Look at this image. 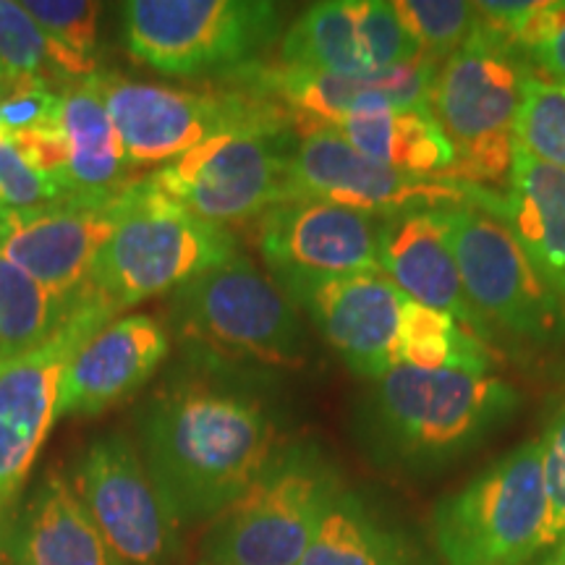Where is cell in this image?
I'll return each mask as SVG.
<instances>
[{
  "label": "cell",
  "instance_id": "cell-1",
  "mask_svg": "<svg viewBox=\"0 0 565 565\" xmlns=\"http://www.w3.org/2000/svg\"><path fill=\"white\" fill-rule=\"evenodd\" d=\"M141 461L179 524L215 521L267 469L278 427L263 401L212 385H181L147 404Z\"/></svg>",
  "mask_w": 565,
  "mask_h": 565
},
{
  "label": "cell",
  "instance_id": "cell-2",
  "mask_svg": "<svg viewBox=\"0 0 565 565\" xmlns=\"http://www.w3.org/2000/svg\"><path fill=\"white\" fill-rule=\"evenodd\" d=\"M521 393L492 372L393 366L353 406L351 433L395 477H435L503 429Z\"/></svg>",
  "mask_w": 565,
  "mask_h": 565
},
{
  "label": "cell",
  "instance_id": "cell-3",
  "mask_svg": "<svg viewBox=\"0 0 565 565\" xmlns=\"http://www.w3.org/2000/svg\"><path fill=\"white\" fill-rule=\"evenodd\" d=\"M534 76L519 47L475 21L469 40L440 63L429 95V113L456 152L443 175L479 189L508 183L513 126Z\"/></svg>",
  "mask_w": 565,
  "mask_h": 565
},
{
  "label": "cell",
  "instance_id": "cell-4",
  "mask_svg": "<svg viewBox=\"0 0 565 565\" xmlns=\"http://www.w3.org/2000/svg\"><path fill=\"white\" fill-rule=\"evenodd\" d=\"M238 254L236 236L134 181L121 223L92 265L87 286L116 312L179 291Z\"/></svg>",
  "mask_w": 565,
  "mask_h": 565
},
{
  "label": "cell",
  "instance_id": "cell-5",
  "mask_svg": "<svg viewBox=\"0 0 565 565\" xmlns=\"http://www.w3.org/2000/svg\"><path fill=\"white\" fill-rule=\"evenodd\" d=\"M181 341L215 359L296 370L309 359V330L299 307L242 252L173 296Z\"/></svg>",
  "mask_w": 565,
  "mask_h": 565
},
{
  "label": "cell",
  "instance_id": "cell-6",
  "mask_svg": "<svg viewBox=\"0 0 565 565\" xmlns=\"http://www.w3.org/2000/svg\"><path fill=\"white\" fill-rule=\"evenodd\" d=\"M545 526L540 440L515 445L433 508L443 565H529L542 553Z\"/></svg>",
  "mask_w": 565,
  "mask_h": 565
},
{
  "label": "cell",
  "instance_id": "cell-7",
  "mask_svg": "<svg viewBox=\"0 0 565 565\" xmlns=\"http://www.w3.org/2000/svg\"><path fill=\"white\" fill-rule=\"evenodd\" d=\"M338 490L335 466L315 443L282 445L257 482L212 521L202 561L299 565Z\"/></svg>",
  "mask_w": 565,
  "mask_h": 565
},
{
  "label": "cell",
  "instance_id": "cell-8",
  "mask_svg": "<svg viewBox=\"0 0 565 565\" xmlns=\"http://www.w3.org/2000/svg\"><path fill=\"white\" fill-rule=\"evenodd\" d=\"M291 124H254L217 134L152 173L154 192L215 225L263 217L294 200Z\"/></svg>",
  "mask_w": 565,
  "mask_h": 565
},
{
  "label": "cell",
  "instance_id": "cell-9",
  "mask_svg": "<svg viewBox=\"0 0 565 565\" xmlns=\"http://www.w3.org/2000/svg\"><path fill=\"white\" fill-rule=\"evenodd\" d=\"M126 42L139 63L171 76L249 66L278 40L280 9L267 0H131Z\"/></svg>",
  "mask_w": 565,
  "mask_h": 565
},
{
  "label": "cell",
  "instance_id": "cell-10",
  "mask_svg": "<svg viewBox=\"0 0 565 565\" xmlns=\"http://www.w3.org/2000/svg\"><path fill=\"white\" fill-rule=\"evenodd\" d=\"M450 246L466 299L487 330L550 345L565 338V299L536 270L508 225L479 204H450Z\"/></svg>",
  "mask_w": 565,
  "mask_h": 565
},
{
  "label": "cell",
  "instance_id": "cell-11",
  "mask_svg": "<svg viewBox=\"0 0 565 565\" xmlns=\"http://www.w3.org/2000/svg\"><path fill=\"white\" fill-rule=\"evenodd\" d=\"M116 315L110 303L84 286L51 338L0 362V519L24 487L58 419V393L68 362Z\"/></svg>",
  "mask_w": 565,
  "mask_h": 565
},
{
  "label": "cell",
  "instance_id": "cell-12",
  "mask_svg": "<svg viewBox=\"0 0 565 565\" xmlns=\"http://www.w3.org/2000/svg\"><path fill=\"white\" fill-rule=\"evenodd\" d=\"M105 103L129 168L168 166L217 134L254 124H286L278 105L242 95H202L162 84L100 76Z\"/></svg>",
  "mask_w": 565,
  "mask_h": 565
},
{
  "label": "cell",
  "instance_id": "cell-13",
  "mask_svg": "<svg viewBox=\"0 0 565 565\" xmlns=\"http://www.w3.org/2000/svg\"><path fill=\"white\" fill-rule=\"evenodd\" d=\"M68 484L121 565H168L179 553V519L129 437L92 443Z\"/></svg>",
  "mask_w": 565,
  "mask_h": 565
},
{
  "label": "cell",
  "instance_id": "cell-14",
  "mask_svg": "<svg viewBox=\"0 0 565 565\" xmlns=\"http://www.w3.org/2000/svg\"><path fill=\"white\" fill-rule=\"evenodd\" d=\"M380 217L341 204L294 196L259 217L257 249L288 299L320 282L380 273Z\"/></svg>",
  "mask_w": 565,
  "mask_h": 565
},
{
  "label": "cell",
  "instance_id": "cell-15",
  "mask_svg": "<svg viewBox=\"0 0 565 565\" xmlns=\"http://www.w3.org/2000/svg\"><path fill=\"white\" fill-rule=\"evenodd\" d=\"M294 196H309L374 217L416 207L469 204V183L448 175H414L380 166L356 152L330 126L296 134L291 154Z\"/></svg>",
  "mask_w": 565,
  "mask_h": 565
},
{
  "label": "cell",
  "instance_id": "cell-16",
  "mask_svg": "<svg viewBox=\"0 0 565 565\" xmlns=\"http://www.w3.org/2000/svg\"><path fill=\"white\" fill-rule=\"evenodd\" d=\"M437 63L424 58L362 76L309 74L286 66H242L246 95L278 105L291 116L296 134L320 129L374 110H429Z\"/></svg>",
  "mask_w": 565,
  "mask_h": 565
},
{
  "label": "cell",
  "instance_id": "cell-17",
  "mask_svg": "<svg viewBox=\"0 0 565 565\" xmlns=\"http://www.w3.org/2000/svg\"><path fill=\"white\" fill-rule=\"evenodd\" d=\"M131 186L105 204L66 200L38 212H11V231L0 244V257L58 299L74 301L87 286L97 254L121 223Z\"/></svg>",
  "mask_w": 565,
  "mask_h": 565
},
{
  "label": "cell",
  "instance_id": "cell-18",
  "mask_svg": "<svg viewBox=\"0 0 565 565\" xmlns=\"http://www.w3.org/2000/svg\"><path fill=\"white\" fill-rule=\"evenodd\" d=\"M322 341L366 383L395 366V338L406 296L383 273H359L309 288L291 299Z\"/></svg>",
  "mask_w": 565,
  "mask_h": 565
},
{
  "label": "cell",
  "instance_id": "cell-19",
  "mask_svg": "<svg viewBox=\"0 0 565 565\" xmlns=\"http://www.w3.org/2000/svg\"><path fill=\"white\" fill-rule=\"evenodd\" d=\"M448 207H416L380 217L377 265L406 299L440 309L482 338L490 330L466 299L450 246Z\"/></svg>",
  "mask_w": 565,
  "mask_h": 565
},
{
  "label": "cell",
  "instance_id": "cell-20",
  "mask_svg": "<svg viewBox=\"0 0 565 565\" xmlns=\"http://www.w3.org/2000/svg\"><path fill=\"white\" fill-rule=\"evenodd\" d=\"M168 353L166 328L150 315L118 317L74 353L58 393L61 416H95L137 393Z\"/></svg>",
  "mask_w": 565,
  "mask_h": 565
},
{
  "label": "cell",
  "instance_id": "cell-21",
  "mask_svg": "<svg viewBox=\"0 0 565 565\" xmlns=\"http://www.w3.org/2000/svg\"><path fill=\"white\" fill-rule=\"evenodd\" d=\"M471 204L500 217L536 270L565 299V171L513 145L505 196L471 186Z\"/></svg>",
  "mask_w": 565,
  "mask_h": 565
},
{
  "label": "cell",
  "instance_id": "cell-22",
  "mask_svg": "<svg viewBox=\"0 0 565 565\" xmlns=\"http://www.w3.org/2000/svg\"><path fill=\"white\" fill-rule=\"evenodd\" d=\"M3 565H121L68 479L51 475L21 508L0 547Z\"/></svg>",
  "mask_w": 565,
  "mask_h": 565
},
{
  "label": "cell",
  "instance_id": "cell-23",
  "mask_svg": "<svg viewBox=\"0 0 565 565\" xmlns=\"http://www.w3.org/2000/svg\"><path fill=\"white\" fill-rule=\"evenodd\" d=\"M58 121L68 145L66 200L87 204L118 200L134 181H129L131 168L113 126L100 76H84L63 87Z\"/></svg>",
  "mask_w": 565,
  "mask_h": 565
},
{
  "label": "cell",
  "instance_id": "cell-24",
  "mask_svg": "<svg viewBox=\"0 0 565 565\" xmlns=\"http://www.w3.org/2000/svg\"><path fill=\"white\" fill-rule=\"evenodd\" d=\"M299 565H422V555L362 494L341 487Z\"/></svg>",
  "mask_w": 565,
  "mask_h": 565
},
{
  "label": "cell",
  "instance_id": "cell-25",
  "mask_svg": "<svg viewBox=\"0 0 565 565\" xmlns=\"http://www.w3.org/2000/svg\"><path fill=\"white\" fill-rule=\"evenodd\" d=\"M333 129L353 150L393 171L443 175L456 160L454 145L429 110L359 113Z\"/></svg>",
  "mask_w": 565,
  "mask_h": 565
},
{
  "label": "cell",
  "instance_id": "cell-26",
  "mask_svg": "<svg viewBox=\"0 0 565 565\" xmlns=\"http://www.w3.org/2000/svg\"><path fill=\"white\" fill-rule=\"evenodd\" d=\"M280 66L309 74H370L356 26V0L315 3L280 40Z\"/></svg>",
  "mask_w": 565,
  "mask_h": 565
},
{
  "label": "cell",
  "instance_id": "cell-27",
  "mask_svg": "<svg viewBox=\"0 0 565 565\" xmlns=\"http://www.w3.org/2000/svg\"><path fill=\"white\" fill-rule=\"evenodd\" d=\"M395 366L492 372L482 338L440 309L406 299L395 338Z\"/></svg>",
  "mask_w": 565,
  "mask_h": 565
},
{
  "label": "cell",
  "instance_id": "cell-28",
  "mask_svg": "<svg viewBox=\"0 0 565 565\" xmlns=\"http://www.w3.org/2000/svg\"><path fill=\"white\" fill-rule=\"evenodd\" d=\"M74 301L58 299L42 282L0 257V362L51 338Z\"/></svg>",
  "mask_w": 565,
  "mask_h": 565
},
{
  "label": "cell",
  "instance_id": "cell-29",
  "mask_svg": "<svg viewBox=\"0 0 565 565\" xmlns=\"http://www.w3.org/2000/svg\"><path fill=\"white\" fill-rule=\"evenodd\" d=\"M0 71L9 82L45 79L51 74L76 82L92 76V66L68 53L13 0H0Z\"/></svg>",
  "mask_w": 565,
  "mask_h": 565
},
{
  "label": "cell",
  "instance_id": "cell-30",
  "mask_svg": "<svg viewBox=\"0 0 565 565\" xmlns=\"http://www.w3.org/2000/svg\"><path fill=\"white\" fill-rule=\"evenodd\" d=\"M513 145L565 171V84L534 76L524 89Z\"/></svg>",
  "mask_w": 565,
  "mask_h": 565
},
{
  "label": "cell",
  "instance_id": "cell-31",
  "mask_svg": "<svg viewBox=\"0 0 565 565\" xmlns=\"http://www.w3.org/2000/svg\"><path fill=\"white\" fill-rule=\"evenodd\" d=\"M419 53L437 66L450 58L475 30V3L458 0H393Z\"/></svg>",
  "mask_w": 565,
  "mask_h": 565
},
{
  "label": "cell",
  "instance_id": "cell-32",
  "mask_svg": "<svg viewBox=\"0 0 565 565\" xmlns=\"http://www.w3.org/2000/svg\"><path fill=\"white\" fill-rule=\"evenodd\" d=\"M356 26L364 61L372 71L412 63L422 55L393 0H356Z\"/></svg>",
  "mask_w": 565,
  "mask_h": 565
},
{
  "label": "cell",
  "instance_id": "cell-33",
  "mask_svg": "<svg viewBox=\"0 0 565 565\" xmlns=\"http://www.w3.org/2000/svg\"><path fill=\"white\" fill-rule=\"evenodd\" d=\"M21 6L68 53L79 55L84 63L95 66L100 3H89V0H26Z\"/></svg>",
  "mask_w": 565,
  "mask_h": 565
},
{
  "label": "cell",
  "instance_id": "cell-34",
  "mask_svg": "<svg viewBox=\"0 0 565 565\" xmlns=\"http://www.w3.org/2000/svg\"><path fill=\"white\" fill-rule=\"evenodd\" d=\"M58 202H66L61 186L34 171L13 134L0 126V204L9 212H38Z\"/></svg>",
  "mask_w": 565,
  "mask_h": 565
},
{
  "label": "cell",
  "instance_id": "cell-35",
  "mask_svg": "<svg viewBox=\"0 0 565 565\" xmlns=\"http://www.w3.org/2000/svg\"><path fill=\"white\" fill-rule=\"evenodd\" d=\"M540 445L547 490V526L542 553L550 557L565 547V401L550 416Z\"/></svg>",
  "mask_w": 565,
  "mask_h": 565
},
{
  "label": "cell",
  "instance_id": "cell-36",
  "mask_svg": "<svg viewBox=\"0 0 565 565\" xmlns=\"http://www.w3.org/2000/svg\"><path fill=\"white\" fill-rule=\"evenodd\" d=\"M521 51L532 61L534 71L550 76L547 82L565 84V0H542Z\"/></svg>",
  "mask_w": 565,
  "mask_h": 565
},
{
  "label": "cell",
  "instance_id": "cell-37",
  "mask_svg": "<svg viewBox=\"0 0 565 565\" xmlns=\"http://www.w3.org/2000/svg\"><path fill=\"white\" fill-rule=\"evenodd\" d=\"M61 118V92L45 79L9 82V89L0 97V126L19 134L55 124Z\"/></svg>",
  "mask_w": 565,
  "mask_h": 565
},
{
  "label": "cell",
  "instance_id": "cell-38",
  "mask_svg": "<svg viewBox=\"0 0 565 565\" xmlns=\"http://www.w3.org/2000/svg\"><path fill=\"white\" fill-rule=\"evenodd\" d=\"M13 139H17V147L34 171L45 175L47 181H53L55 186H61V192L66 194L68 145L66 137H63L61 121L38 126V129L30 131H19L13 134Z\"/></svg>",
  "mask_w": 565,
  "mask_h": 565
},
{
  "label": "cell",
  "instance_id": "cell-39",
  "mask_svg": "<svg viewBox=\"0 0 565 565\" xmlns=\"http://www.w3.org/2000/svg\"><path fill=\"white\" fill-rule=\"evenodd\" d=\"M11 231V212L0 204V244H3V238L9 236Z\"/></svg>",
  "mask_w": 565,
  "mask_h": 565
},
{
  "label": "cell",
  "instance_id": "cell-40",
  "mask_svg": "<svg viewBox=\"0 0 565 565\" xmlns=\"http://www.w3.org/2000/svg\"><path fill=\"white\" fill-rule=\"evenodd\" d=\"M545 565H565V547L557 550V553H553L545 561Z\"/></svg>",
  "mask_w": 565,
  "mask_h": 565
},
{
  "label": "cell",
  "instance_id": "cell-41",
  "mask_svg": "<svg viewBox=\"0 0 565 565\" xmlns=\"http://www.w3.org/2000/svg\"><path fill=\"white\" fill-rule=\"evenodd\" d=\"M6 89H9V79H6V74H3V71H0V97L6 95Z\"/></svg>",
  "mask_w": 565,
  "mask_h": 565
},
{
  "label": "cell",
  "instance_id": "cell-42",
  "mask_svg": "<svg viewBox=\"0 0 565 565\" xmlns=\"http://www.w3.org/2000/svg\"><path fill=\"white\" fill-rule=\"evenodd\" d=\"M200 565H217V563H207V561H202Z\"/></svg>",
  "mask_w": 565,
  "mask_h": 565
}]
</instances>
